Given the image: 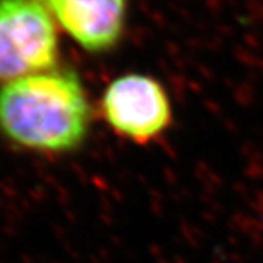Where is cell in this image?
<instances>
[{
  "instance_id": "3",
  "label": "cell",
  "mask_w": 263,
  "mask_h": 263,
  "mask_svg": "<svg viewBox=\"0 0 263 263\" xmlns=\"http://www.w3.org/2000/svg\"><path fill=\"white\" fill-rule=\"evenodd\" d=\"M100 110L116 135L139 145L158 139L173 120L165 88L142 73L116 78L104 91Z\"/></svg>"
},
{
  "instance_id": "2",
  "label": "cell",
  "mask_w": 263,
  "mask_h": 263,
  "mask_svg": "<svg viewBox=\"0 0 263 263\" xmlns=\"http://www.w3.org/2000/svg\"><path fill=\"white\" fill-rule=\"evenodd\" d=\"M54 19L38 0H0V84L54 69Z\"/></svg>"
},
{
  "instance_id": "1",
  "label": "cell",
  "mask_w": 263,
  "mask_h": 263,
  "mask_svg": "<svg viewBox=\"0 0 263 263\" xmlns=\"http://www.w3.org/2000/svg\"><path fill=\"white\" fill-rule=\"evenodd\" d=\"M91 107L78 73L50 69L0 85V135L12 146L67 154L86 141Z\"/></svg>"
},
{
  "instance_id": "4",
  "label": "cell",
  "mask_w": 263,
  "mask_h": 263,
  "mask_svg": "<svg viewBox=\"0 0 263 263\" xmlns=\"http://www.w3.org/2000/svg\"><path fill=\"white\" fill-rule=\"evenodd\" d=\"M57 24L89 53H107L123 37L127 0H38Z\"/></svg>"
}]
</instances>
